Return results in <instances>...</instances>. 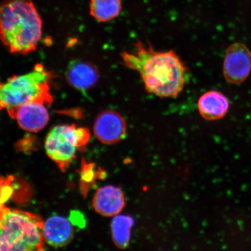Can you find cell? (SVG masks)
<instances>
[{"label":"cell","instance_id":"obj_1","mask_svg":"<svg viewBox=\"0 0 251 251\" xmlns=\"http://www.w3.org/2000/svg\"><path fill=\"white\" fill-rule=\"evenodd\" d=\"M132 52H122L124 65L140 75L147 92L161 98H176L183 92L187 68L174 50L156 51L137 40Z\"/></svg>","mask_w":251,"mask_h":251},{"label":"cell","instance_id":"obj_2","mask_svg":"<svg viewBox=\"0 0 251 251\" xmlns=\"http://www.w3.org/2000/svg\"><path fill=\"white\" fill-rule=\"evenodd\" d=\"M42 21L31 0H2L0 40L12 54L35 51L42 36Z\"/></svg>","mask_w":251,"mask_h":251},{"label":"cell","instance_id":"obj_3","mask_svg":"<svg viewBox=\"0 0 251 251\" xmlns=\"http://www.w3.org/2000/svg\"><path fill=\"white\" fill-rule=\"evenodd\" d=\"M44 223L34 213L2 206L0 208V251L45 250Z\"/></svg>","mask_w":251,"mask_h":251},{"label":"cell","instance_id":"obj_4","mask_svg":"<svg viewBox=\"0 0 251 251\" xmlns=\"http://www.w3.org/2000/svg\"><path fill=\"white\" fill-rule=\"evenodd\" d=\"M53 77L51 72L43 65L37 64L28 73L9 78L0 88V111H8L33 101L51 105L53 97L50 83Z\"/></svg>","mask_w":251,"mask_h":251},{"label":"cell","instance_id":"obj_5","mask_svg":"<svg viewBox=\"0 0 251 251\" xmlns=\"http://www.w3.org/2000/svg\"><path fill=\"white\" fill-rule=\"evenodd\" d=\"M91 134L85 127L75 125L56 126L50 130L45 141L47 155L65 171L75 158L78 149L89 142Z\"/></svg>","mask_w":251,"mask_h":251},{"label":"cell","instance_id":"obj_6","mask_svg":"<svg viewBox=\"0 0 251 251\" xmlns=\"http://www.w3.org/2000/svg\"><path fill=\"white\" fill-rule=\"evenodd\" d=\"M251 71V52L241 43H235L228 47L224 63V77L229 83H243Z\"/></svg>","mask_w":251,"mask_h":251},{"label":"cell","instance_id":"obj_7","mask_svg":"<svg viewBox=\"0 0 251 251\" xmlns=\"http://www.w3.org/2000/svg\"><path fill=\"white\" fill-rule=\"evenodd\" d=\"M97 139L108 145L117 144L126 136V122L119 113L105 110L97 116L94 124Z\"/></svg>","mask_w":251,"mask_h":251},{"label":"cell","instance_id":"obj_8","mask_svg":"<svg viewBox=\"0 0 251 251\" xmlns=\"http://www.w3.org/2000/svg\"><path fill=\"white\" fill-rule=\"evenodd\" d=\"M47 106L45 103L33 101L24 103L7 112L23 129L36 133L49 123L50 115Z\"/></svg>","mask_w":251,"mask_h":251},{"label":"cell","instance_id":"obj_9","mask_svg":"<svg viewBox=\"0 0 251 251\" xmlns=\"http://www.w3.org/2000/svg\"><path fill=\"white\" fill-rule=\"evenodd\" d=\"M65 77L71 87L83 92L96 85L98 82L99 74L91 63L75 59L69 64Z\"/></svg>","mask_w":251,"mask_h":251},{"label":"cell","instance_id":"obj_10","mask_svg":"<svg viewBox=\"0 0 251 251\" xmlns=\"http://www.w3.org/2000/svg\"><path fill=\"white\" fill-rule=\"evenodd\" d=\"M125 206L124 194L117 187L106 186L100 188L93 198L94 210L106 217L118 215Z\"/></svg>","mask_w":251,"mask_h":251},{"label":"cell","instance_id":"obj_11","mask_svg":"<svg viewBox=\"0 0 251 251\" xmlns=\"http://www.w3.org/2000/svg\"><path fill=\"white\" fill-rule=\"evenodd\" d=\"M45 242L53 247H62L70 244L74 237V230L70 220L54 215L44 223Z\"/></svg>","mask_w":251,"mask_h":251},{"label":"cell","instance_id":"obj_12","mask_svg":"<svg viewBox=\"0 0 251 251\" xmlns=\"http://www.w3.org/2000/svg\"><path fill=\"white\" fill-rule=\"evenodd\" d=\"M198 108L200 115L206 120H218L226 115L229 102L227 97L221 92L209 91L200 97Z\"/></svg>","mask_w":251,"mask_h":251},{"label":"cell","instance_id":"obj_13","mask_svg":"<svg viewBox=\"0 0 251 251\" xmlns=\"http://www.w3.org/2000/svg\"><path fill=\"white\" fill-rule=\"evenodd\" d=\"M122 9V0H90V15L100 23L114 20L121 14Z\"/></svg>","mask_w":251,"mask_h":251},{"label":"cell","instance_id":"obj_14","mask_svg":"<svg viewBox=\"0 0 251 251\" xmlns=\"http://www.w3.org/2000/svg\"><path fill=\"white\" fill-rule=\"evenodd\" d=\"M134 219L128 215H116L111 222L112 240L119 249H125L129 244Z\"/></svg>","mask_w":251,"mask_h":251},{"label":"cell","instance_id":"obj_15","mask_svg":"<svg viewBox=\"0 0 251 251\" xmlns=\"http://www.w3.org/2000/svg\"><path fill=\"white\" fill-rule=\"evenodd\" d=\"M14 178L0 176V208L11 199L14 193Z\"/></svg>","mask_w":251,"mask_h":251},{"label":"cell","instance_id":"obj_16","mask_svg":"<svg viewBox=\"0 0 251 251\" xmlns=\"http://www.w3.org/2000/svg\"><path fill=\"white\" fill-rule=\"evenodd\" d=\"M1 85H2V84L1 83V82H0V88H1Z\"/></svg>","mask_w":251,"mask_h":251}]
</instances>
